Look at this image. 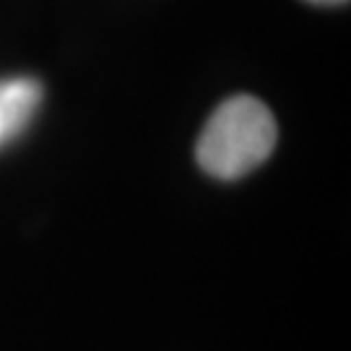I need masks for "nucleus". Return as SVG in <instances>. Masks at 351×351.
I'll use <instances>...</instances> for the list:
<instances>
[{"label":"nucleus","instance_id":"nucleus-1","mask_svg":"<svg viewBox=\"0 0 351 351\" xmlns=\"http://www.w3.org/2000/svg\"><path fill=\"white\" fill-rule=\"evenodd\" d=\"M276 146V120L263 101L237 94L219 104L203 128L195 156L211 177L237 180L263 164Z\"/></svg>","mask_w":351,"mask_h":351},{"label":"nucleus","instance_id":"nucleus-2","mask_svg":"<svg viewBox=\"0 0 351 351\" xmlns=\"http://www.w3.org/2000/svg\"><path fill=\"white\" fill-rule=\"evenodd\" d=\"M42 101V86L34 78H3L0 81V149L24 133Z\"/></svg>","mask_w":351,"mask_h":351},{"label":"nucleus","instance_id":"nucleus-3","mask_svg":"<svg viewBox=\"0 0 351 351\" xmlns=\"http://www.w3.org/2000/svg\"><path fill=\"white\" fill-rule=\"evenodd\" d=\"M307 3H317V5H339V3H346V0H307Z\"/></svg>","mask_w":351,"mask_h":351}]
</instances>
